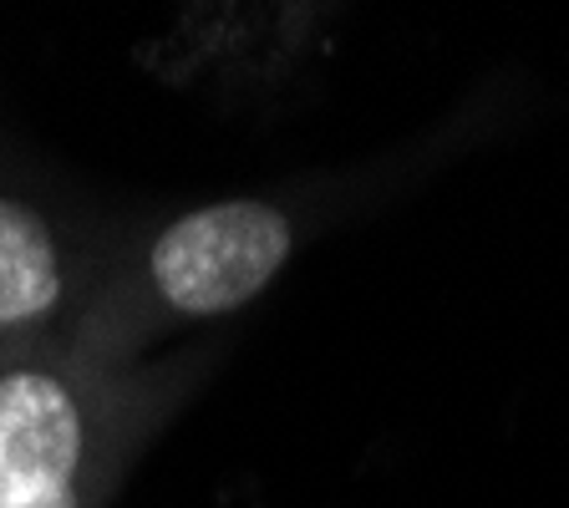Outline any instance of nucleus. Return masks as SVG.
<instances>
[{
	"instance_id": "nucleus-1",
	"label": "nucleus",
	"mask_w": 569,
	"mask_h": 508,
	"mask_svg": "<svg viewBox=\"0 0 569 508\" xmlns=\"http://www.w3.org/2000/svg\"><path fill=\"white\" fill-rule=\"evenodd\" d=\"M320 225L326 199L296 189L229 193L118 235L67 351L107 371L138 367L153 346L254 306Z\"/></svg>"
},
{
	"instance_id": "nucleus-2",
	"label": "nucleus",
	"mask_w": 569,
	"mask_h": 508,
	"mask_svg": "<svg viewBox=\"0 0 569 508\" xmlns=\"http://www.w3.org/2000/svg\"><path fill=\"white\" fill-rule=\"evenodd\" d=\"M203 356L107 371L67 346L0 356V508H112Z\"/></svg>"
},
{
	"instance_id": "nucleus-3",
	"label": "nucleus",
	"mask_w": 569,
	"mask_h": 508,
	"mask_svg": "<svg viewBox=\"0 0 569 508\" xmlns=\"http://www.w3.org/2000/svg\"><path fill=\"white\" fill-rule=\"evenodd\" d=\"M112 235L0 183V356L67 346Z\"/></svg>"
}]
</instances>
